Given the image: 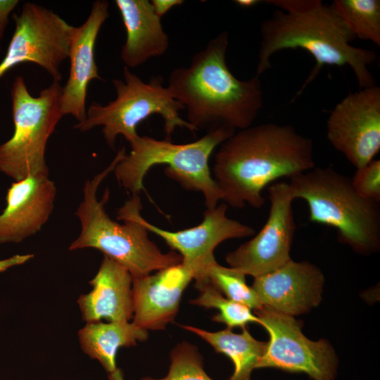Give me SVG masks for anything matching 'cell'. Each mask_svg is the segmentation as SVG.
<instances>
[{
	"instance_id": "6da1fadb",
	"label": "cell",
	"mask_w": 380,
	"mask_h": 380,
	"mask_svg": "<svg viewBox=\"0 0 380 380\" xmlns=\"http://www.w3.org/2000/svg\"><path fill=\"white\" fill-rule=\"evenodd\" d=\"M314 167L310 138L291 125L268 122L236 131L224 141L215 154L212 176L227 205L260 208L265 186Z\"/></svg>"
},
{
	"instance_id": "7a4b0ae2",
	"label": "cell",
	"mask_w": 380,
	"mask_h": 380,
	"mask_svg": "<svg viewBox=\"0 0 380 380\" xmlns=\"http://www.w3.org/2000/svg\"><path fill=\"white\" fill-rule=\"evenodd\" d=\"M267 2L279 9L261 25L256 76L271 68V58L277 52L301 49L316 63L295 98L324 65L350 66L360 89L376 85L368 68L375 61L376 52L350 44L356 38L331 5L320 0Z\"/></svg>"
},
{
	"instance_id": "3957f363",
	"label": "cell",
	"mask_w": 380,
	"mask_h": 380,
	"mask_svg": "<svg viewBox=\"0 0 380 380\" xmlns=\"http://www.w3.org/2000/svg\"><path fill=\"white\" fill-rule=\"evenodd\" d=\"M228 45V33L223 31L193 56L189 67L170 75L167 87L197 131L249 127L263 106L259 77L240 80L229 69Z\"/></svg>"
},
{
	"instance_id": "277c9868",
	"label": "cell",
	"mask_w": 380,
	"mask_h": 380,
	"mask_svg": "<svg viewBox=\"0 0 380 380\" xmlns=\"http://www.w3.org/2000/svg\"><path fill=\"white\" fill-rule=\"evenodd\" d=\"M126 154L120 148L110 164L91 179H87L83 189V199L75 215L80 222V233L70 245V251L93 248L126 268L133 279L140 278L182 261L175 251L163 253L148 237V231L139 220L142 203L139 194H133L118 210L113 221L107 214L105 205L109 191H105L101 200L96 196L103 179L114 170L117 163Z\"/></svg>"
},
{
	"instance_id": "5b68a950",
	"label": "cell",
	"mask_w": 380,
	"mask_h": 380,
	"mask_svg": "<svg viewBox=\"0 0 380 380\" xmlns=\"http://www.w3.org/2000/svg\"><path fill=\"white\" fill-rule=\"evenodd\" d=\"M288 183L294 198L308 203L310 221L336 229L338 241L357 253L379 250V202L360 196L351 178L330 166L315 167Z\"/></svg>"
},
{
	"instance_id": "8992f818",
	"label": "cell",
	"mask_w": 380,
	"mask_h": 380,
	"mask_svg": "<svg viewBox=\"0 0 380 380\" xmlns=\"http://www.w3.org/2000/svg\"><path fill=\"white\" fill-rule=\"evenodd\" d=\"M236 131L219 129L207 132L187 144H174L146 136H138L129 143L131 151L117 163L114 174L120 185L133 194L145 190L143 180L154 165H167L165 174L186 190L201 192L205 205L211 209L221 200L220 192L209 166L213 151Z\"/></svg>"
},
{
	"instance_id": "52a82bcc",
	"label": "cell",
	"mask_w": 380,
	"mask_h": 380,
	"mask_svg": "<svg viewBox=\"0 0 380 380\" xmlns=\"http://www.w3.org/2000/svg\"><path fill=\"white\" fill-rule=\"evenodd\" d=\"M123 76L124 81L113 80L116 98L106 105L91 103L87 110L86 119L77 122L74 128L86 132L101 126L103 138L111 148H114L118 135L123 136L129 143L135 139L139 136L136 130L137 125L156 114L163 120L165 139L171 141V135L177 127L186 129L192 133L197 131L180 117L179 111L184 107L164 86L162 76L153 77L145 82L125 66Z\"/></svg>"
},
{
	"instance_id": "ba28073f",
	"label": "cell",
	"mask_w": 380,
	"mask_h": 380,
	"mask_svg": "<svg viewBox=\"0 0 380 380\" xmlns=\"http://www.w3.org/2000/svg\"><path fill=\"white\" fill-rule=\"evenodd\" d=\"M62 87L53 81L37 97L32 96L23 77L12 84L13 136L0 145V172L21 180L29 175L49 174L45 151L48 140L63 116Z\"/></svg>"
},
{
	"instance_id": "9c48e42d",
	"label": "cell",
	"mask_w": 380,
	"mask_h": 380,
	"mask_svg": "<svg viewBox=\"0 0 380 380\" xmlns=\"http://www.w3.org/2000/svg\"><path fill=\"white\" fill-rule=\"evenodd\" d=\"M268 332L270 341L256 369L276 368L304 373L311 380H334L338 360L331 344L322 338L314 341L302 332V323L294 317L265 306L255 310Z\"/></svg>"
},
{
	"instance_id": "30bf717a",
	"label": "cell",
	"mask_w": 380,
	"mask_h": 380,
	"mask_svg": "<svg viewBox=\"0 0 380 380\" xmlns=\"http://www.w3.org/2000/svg\"><path fill=\"white\" fill-rule=\"evenodd\" d=\"M13 17L15 29L0 63V78L17 65L31 62L60 82V66L68 58L74 26L52 10L31 2L25 3Z\"/></svg>"
},
{
	"instance_id": "8fae6325",
	"label": "cell",
	"mask_w": 380,
	"mask_h": 380,
	"mask_svg": "<svg viewBox=\"0 0 380 380\" xmlns=\"http://www.w3.org/2000/svg\"><path fill=\"white\" fill-rule=\"evenodd\" d=\"M269 215L263 227L250 241L226 255L230 267L254 278L275 270L291 258L296 231L292 208L295 200L288 182H274L267 188Z\"/></svg>"
},
{
	"instance_id": "7c38bea8",
	"label": "cell",
	"mask_w": 380,
	"mask_h": 380,
	"mask_svg": "<svg viewBox=\"0 0 380 380\" xmlns=\"http://www.w3.org/2000/svg\"><path fill=\"white\" fill-rule=\"evenodd\" d=\"M327 137L356 169L374 160L380 150V87L362 89L338 103L328 118Z\"/></svg>"
},
{
	"instance_id": "4fadbf2b",
	"label": "cell",
	"mask_w": 380,
	"mask_h": 380,
	"mask_svg": "<svg viewBox=\"0 0 380 380\" xmlns=\"http://www.w3.org/2000/svg\"><path fill=\"white\" fill-rule=\"evenodd\" d=\"M227 208L225 203L207 208L199 224L177 232L159 228L141 215L139 220L148 232L162 238L172 250L179 253L182 261L194 268L195 278L215 261L213 252L220 243L230 239L251 236L255 233L252 227L229 218Z\"/></svg>"
},
{
	"instance_id": "5bb4252c",
	"label": "cell",
	"mask_w": 380,
	"mask_h": 380,
	"mask_svg": "<svg viewBox=\"0 0 380 380\" xmlns=\"http://www.w3.org/2000/svg\"><path fill=\"white\" fill-rule=\"evenodd\" d=\"M324 283L317 267L291 259L275 270L255 277L251 287L263 306L294 317L319 304Z\"/></svg>"
},
{
	"instance_id": "9a60e30c",
	"label": "cell",
	"mask_w": 380,
	"mask_h": 380,
	"mask_svg": "<svg viewBox=\"0 0 380 380\" xmlns=\"http://www.w3.org/2000/svg\"><path fill=\"white\" fill-rule=\"evenodd\" d=\"M194 275V268L182 261L133 279L132 322L147 331L164 329L176 317L182 293Z\"/></svg>"
},
{
	"instance_id": "2e32d148",
	"label": "cell",
	"mask_w": 380,
	"mask_h": 380,
	"mask_svg": "<svg viewBox=\"0 0 380 380\" xmlns=\"http://www.w3.org/2000/svg\"><path fill=\"white\" fill-rule=\"evenodd\" d=\"M56 195L49 174L29 175L12 183L0 215V243H19L38 232L53 210Z\"/></svg>"
},
{
	"instance_id": "e0dca14e",
	"label": "cell",
	"mask_w": 380,
	"mask_h": 380,
	"mask_svg": "<svg viewBox=\"0 0 380 380\" xmlns=\"http://www.w3.org/2000/svg\"><path fill=\"white\" fill-rule=\"evenodd\" d=\"M108 6L107 1H95L86 21L73 28L68 53L70 71L62 87L61 109L63 116L71 115L78 122L86 119L89 83L94 79L103 80L98 72L94 49L99 30L110 15Z\"/></svg>"
},
{
	"instance_id": "ac0fdd59",
	"label": "cell",
	"mask_w": 380,
	"mask_h": 380,
	"mask_svg": "<svg viewBox=\"0 0 380 380\" xmlns=\"http://www.w3.org/2000/svg\"><path fill=\"white\" fill-rule=\"evenodd\" d=\"M132 281L126 268L104 255L97 273L89 281L91 291L77 300L84 321L129 322L134 314Z\"/></svg>"
},
{
	"instance_id": "d6986e66",
	"label": "cell",
	"mask_w": 380,
	"mask_h": 380,
	"mask_svg": "<svg viewBox=\"0 0 380 380\" xmlns=\"http://www.w3.org/2000/svg\"><path fill=\"white\" fill-rule=\"evenodd\" d=\"M126 30V41L120 58L127 68L141 65L151 58L163 55L169 47V37L161 18L148 0H115Z\"/></svg>"
},
{
	"instance_id": "ffe728a7",
	"label": "cell",
	"mask_w": 380,
	"mask_h": 380,
	"mask_svg": "<svg viewBox=\"0 0 380 380\" xmlns=\"http://www.w3.org/2000/svg\"><path fill=\"white\" fill-rule=\"evenodd\" d=\"M148 331L129 322H89L78 332L81 348L91 358L111 373L117 369L116 355L120 347H129L147 339Z\"/></svg>"
},
{
	"instance_id": "44dd1931",
	"label": "cell",
	"mask_w": 380,
	"mask_h": 380,
	"mask_svg": "<svg viewBox=\"0 0 380 380\" xmlns=\"http://www.w3.org/2000/svg\"><path fill=\"white\" fill-rule=\"evenodd\" d=\"M181 327L205 340L217 353L231 359L234 369L229 380H251V373L256 369L267 345V342L253 338L246 327L241 334H234L229 328L211 332L189 325Z\"/></svg>"
},
{
	"instance_id": "7402d4cb",
	"label": "cell",
	"mask_w": 380,
	"mask_h": 380,
	"mask_svg": "<svg viewBox=\"0 0 380 380\" xmlns=\"http://www.w3.org/2000/svg\"><path fill=\"white\" fill-rule=\"evenodd\" d=\"M331 6L355 38L380 46L379 0H335Z\"/></svg>"
},
{
	"instance_id": "603a6c76",
	"label": "cell",
	"mask_w": 380,
	"mask_h": 380,
	"mask_svg": "<svg viewBox=\"0 0 380 380\" xmlns=\"http://www.w3.org/2000/svg\"><path fill=\"white\" fill-rule=\"evenodd\" d=\"M194 286L200 291V294L196 298L190 300L191 304L218 310L219 312L212 317L213 321L224 323L229 329H243L251 322L260 324V320L252 313L249 308L224 298L207 277L196 281Z\"/></svg>"
},
{
	"instance_id": "cb8c5ba5",
	"label": "cell",
	"mask_w": 380,
	"mask_h": 380,
	"mask_svg": "<svg viewBox=\"0 0 380 380\" xmlns=\"http://www.w3.org/2000/svg\"><path fill=\"white\" fill-rule=\"evenodd\" d=\"M245 276L239 270L222 266L215 260L194 279L196 281L207 277L217 289L226 295L227 298L255 311L263 305L254 289L247 285Z\"/></svg>"
},
{
	"instance_id": "d4e9b609",
	"label": "cell",
	"mask_w": 380,
	"mask_h": 380,
	"mask_svg": "<svg viewBox=\"0 0 380 380\" xmlns=\"http://www.w3.org/2000/svg\"><path fill=\"white\" fill-rule=\"evenodd\" d=\"M140 380H213L205 372L201 355L188 343H178L170 353L167 374L161 379L144 377Z\"/></svg>"
},
{
	"instance_id": "484cf974",
	"label": "cell",
	"mask_w": 380,
	"mask_h": 380,
	"mask_svg": "<svg viewBox=\"0 0 380 380\" xmlns=\"http://www.w3.org/2000/svg\"><path fill=\"white\" fill-rule=\"evenodd\" d=\"M351 181L360 196L380 202L379 160H372L364 167L356 169Z\"/></svg>"
},
{
	"instance_id": "4316f807",
	"label": "cell",
	"mask_w": 380,
	"mask_h": 380,
	"mask_svg": "<svg viewBox=\"0 0 380 380\" xmlns=\"http://www.w3.org/2000/svg\"><path fill=\"white\" fill-rule=\"evenodd\" d=\"M18 2V0H0V49L1 42L8 23V15Z\"/></svg>"
},
{
	"instance_id": "83f0119b",
	"label": "cell",
	"mask_w": 380,
	"mask_h": 380,
	"mask_svg": "<svg viewBox=\"0 0 380 380\" xmlns=\"http://www.w3.org/2000/svg\"><path fill=\"white\" fill-rule=\"evenodd\" d=\"M150 1L154 11L160 18L172 7L184 3L182 0H151Z\"/></svg>"
},
{
	"instance_id": "f1b7e54d",
	"label": "cell",
	"mask_w": 380,
	"mask_h": 380,
	"mask_svg": "<svg viewBox=\"0 0 380 380\" xmlns=\"http://www.w3.org/2000/svg\"><path fill=\"white\" fill-rule=\"evenodd\" d=\"M32 254L15 255L8 258L0 260V272L8 268L23 265L33 258Z\"/></svg>"
},
{
	"instance_id": "f546056e",
	"label": "cell",
	"mask_w": 380,
	"mask_h": 380,
	"mask_svg": "<svg viewBox=\"0 0 380 380\" xmlns=\"http://www.w3.org/2000/svg\"><path fill=\"white\" fill-rule=\"evenodd\" d=\"M236 4L243 8L252 7L260 2L258 0H236Z\"/></svg>"
},
{
	"instance_id": "4dcf8cb0",
	"label": "cell",
	"mask_w": 380,
	"mask_h": 380,
	"mask_svg": "<svg viewBox=\"0 0 380 380\" xmlns=\"http://www.w3.org/2000/svg\"><path fill=\"white\" fill-rule=\"evenodd\" d=\"M108 380H125L122 370L117 368L116 370L108 374Z\"/></svg>"
}]
</instances>
